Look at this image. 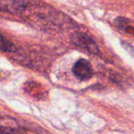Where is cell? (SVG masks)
I'll return each instance as SVG.
<instances>
[{"label": "cell", "mask_w": 134, "mask_h": 134, "mask_svg": "<svg viewBox=\"0 0 134 134\" xmlns=\"http://www.w3.org/2000/svg\"><path fill=\"white\" fill-rule=\"evenodd\" d=\"M72 41L75 45L80 47L83 50L86 51V52H88L91 54H94V55L97 54L99 52L98 47H97L96 41L91 37H89L85 33H82V32H77V33L74 34L72 36Z\"/></svg>", "instance_id": "1"}, {"label": "cell", "mask_w": 134, "mask_h": 134, "mask_svg": "<svg viewBox=\"0 0 134 134\" xmlns=\"http://www.w3.org/2000/svg\"><path fill=\"white\" fill-rule=\"evenodd\" d=\"M29 0H1V9L7 12H21L28 7Z\"/></svg>", "instance_id": "3"}, {"label": "cell", "mask_w": 134, "mask_h": 134, "mask_svg": "<svg viewBox=\"0 0 134 134\" xmlns=\"http://www.w3.org/2000/svg\"><path fill=\"white\" fill-rule=\"evenodd\" d=\"M73 73L79 80H88L93 75V69L90 63L86 59H80L75 63L73 67Z\"/></svg>", "instance_id": "2"}, {"label": "cell", "mask_w": 134, "mask_h": 134, "mask_svg": "<svg viewBox=\"0 0 134 134\" xmlns=\"http://www.w3.org/2000/svg\"><path fill=\"white\" fill-rule=\"evenodd\" d=\"M15 45L11 41H8L4 36L1 37V49L3 52H14L16 51Z\"/></svg>", "instance_id": "4"}]
</instances>
